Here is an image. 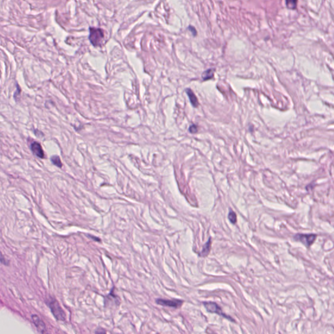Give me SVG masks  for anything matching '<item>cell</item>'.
Listing matches in <instances>:
<instances>
[{"label": "cell", "mask_w": 334, "mask_h": 334, "mask_svg": "<svg viewBox=\"0 0 334 334\" xmlns=\"http://www.w3.org/2000/svg\"><path fill=\"white\" fill-rule=\"evenodd\" d=\"M46 304L50 309V311L57 321H65L66 319V315L62 309L58 301L53 297H49L46 300Z\"/></svg>", "instance_id": "1"}, {"label": "cell", "mask_w": 334, "mask_h": 334, "mask_svg": "<svg viewBox=\"0 0 334 334\" xmlns=\"http://www.w3.org/2000/svg\"><path fill=\"white\" fill-rule=\"evenodd\" d=\"M105 39V33L101 28H90L89 39L91 44L94 46H99L102 44L103 39Z\"/></svg>", "instance_id": "2"}, {"label": "cell", "mask_w": 334, "mask_h": 334, "mask_svg": "<svg viewBox=\"0 0 334 334\" xmlns=\"http://www.w3.org/2000/svg\"><path fill=\"white\" fill-rule=\"evenodd\" d=\"M316 237L317 236L314 234H296L294 236L293 239L303 243L307 248H309L315 242Z\"/></svg>", "instance_id": "3"}, {"label": "cell", "mask_w": 334, "mask_h": 334, "mask_svg": "<svg viewBox=\"0 0 334 334\" xmlns=\"http://www.w3.org/2000/svg\"><path fill=\"white\" fill-rule=\"evenodd\" d=\"M203 305L205 307V308L207 310V311L211 313H216L220 316H223L226 319H228L230 321H234L233 319H232L230 316H228L226 314L223 313L222 311L221 307L217 304L215 302H211V301H204L203 302Z\"/></svg>", "instance_id": "4"}, {"label": "cell", "mask_w": 334, "mask_h": 334, "mask_svg": "<svg viewBox=\"0 0 334 334\" xmlns=\"http://www.w3.org/2000/svg\"><path fill=\"white\" fill-rule=\"evenodd\" d=\"M156 304L158 305H160L162 306H166V307H174V308H179L180 307L184 301L178 299H174V300H164V299H161L158 298L155 300Z\"/></svg>", "instance_id": "5"}, {"label": "cell", "mask_w": 334, "mask_h": 334, "mask_svg": "<svg viewBox=\"0 0 334 334\" xmlns=\"http://www.w3.org/2000/svg\"><path fill=\"white\" fill-rule=\"evenodd\" d=\"M30 148H31V152H32V153L34 154V155H35L36 157L40 159H43L44 157V151L41 145L39 144V142H35V141L31 142V144L30 145Z\"/></svg>", "instance_id": "6"}, {"label": "cell", "mask_w": 334, "mask_h": 334, "mask_svg": "<svg viewBox=\"0 0 334 334\" xmlns=\"http://www.w3.org/2000/svg\"><path fill=\"white\" fill-rule=\"evenodd\" d=\"M31 319L36 326L39 331H40L42 334H44L46 331V325L44 322L36 315H32Z\"/></svg>", "instance_id": "7"}, {"label": "cell", "mask_w": 334, "mask_h": 334, "mask_svg": "<svg viewBox=\"0 0 334 334\" xmlns=\"http://www.w3.org/2000/svg\"><path fill=\"white\" fill-rule=\"evenodd\" d=\"M185 92L187 93V94L188 95V97H189V100H190V102L192 104V106L194 107H198V105H199V103H198V99H197L196 95H195V93H193V91L190 89L187 88V89L185 90Z\"/></svg>", "instance_id": "8"}, {"label": "cell", "mask_w": 334, "mask_h": 334, "mask_svg": "<svg viewBox=\"0 0 334 334\" xmlns=\"http://www.w3.org/2000/svg\"><path fill=\"white\" fill-rule=\"evenodd\" d=\"M211 239L210 238L208 242L204 245L203 249L200 253V256L202 257H205L206 256H208L211 250Z\"/></svg>", "instance_id": "9"}, {"label": "cell", "mask_w": 334, "mask_h": 334, "mask_svg": "<svg viewBox=\"0 0 334 334\" xmlns=\"http://www.w3.org/2000/svg\"><path fill=\"white\" fill-rule=\"evenodd\" d=\"M213 76V70L211 69L206 70L203 73L202 75V78L203 81H208L210 80Z\"/></svg>", "instance_id": "10"}, {"label": "cell", "mask_w": 334, "mask_h": 334, "mask_svg": "<svg viewBox=\"0 0 334 334\" xmlns=\"http://www.w3.org/2000/svg\"><path fill=\"white\" fill-rule=\"evenodd\" d=\"M51 160V162L55 165L56 166L58 167H60V168H61V167L62 166V163L60 160V158L59 156L58 155H54L51 157L50 159Z\"/></svg>", "instance_id": "11"}, {"label": "cell", "mask_w": 334, "mask_h": 334, "mask_svg": "<svg viewBox=\"0 0 334 334\" xmlns=\"http://www.w3.org/2000/svg\"><path fill=\"white\" fill-rule=\"evenodd\" d=\"M228 219L232 224H235L237 221L236 215L234 211H230L228 214Z\"/></svg>", "instance_id": "12"}, {"label": "cell", "mask_w": 334, "mask_h": 334, "mask_svg": "<svg viewBox=\"0 0 334 334\" xmlns=\"http://www.w3.org/2000/svg\"><path fill=\"white\" fill-rule=\"evenodd\" d=\"M297 2L296 1H287L286 2V5L287 7L290 9H294L296 7Z\"/></svg>", "instance_id": "13"}, {"label": "cell", "mask_w": 334, "mask_h": 334, "mask_svg": "<svg viewBox=\"0 0 334 334\" xmlns=\"http://www.w3.org/2000/svg\"><path fill=\"white\" fill-rule=\"evenodd\" d=\"M197 130H198V129H197V126H196V125H190V126L189 127V132H190V133H193V134L196 133L197 132Z\"/></svg>", "instance_id": "14"}, {"label": "cell", "mask_w": 334, "mask_h": 334, "mask_svg": "<svg viewBox=\"0 0 334 334\" xmlns=\"http://www.w3.org/2000/svg\"><path fill=\"white\" fill-rule=\"evenodd\" d=\"M95 334H107L106 330L102 328H98L95 331Z\"/></svg>", "instance_id": "15"}, {"label": "cell", "mask_w": 334, "mask_h": 334, "mask_svg": "<svg viewBox=\"0 0 334 334\" xmlns=\"http://www.w3.org/2000/svg\"><path fill=\"white\" fill-rule=\"evenodd\" d=\"M17 92H15V93H14V98L15 99V100H16V101H17V100H18L17 96H18V95H20V91H21L20 89V87H19V86H18V84H17Z\"/></svg>", "instance_id": "16"}, {"label": "cell", "mask_w": 334, "mask_h": 334, "mask_svg": "<svg viewBox=\"0 0 334 334\" xmlns=\"http://www.w3.org/2000/svg\"><path fill=\"white\" fill-rule=\"evenodd\" d=\"M189 29L190 31H191L192 34H193V35L194 36H195V35H196V29H195L194 27H193L192 26H189Z\"/></svg>", "instance_id": "17"}, {"label": "cell", "mask_w": 334, "mask_h": 334, "mask_svg": "<svg viewBox=\"0 0 334 334\" xmlns=\"http://www.w3.org/2000/svg\"><path fill=\"white\" fill-rule=\"evenodd\" d=\"M88 236H89V237H91L90 238H91V239H92V240H95V241H97V242H101V240L99 239V238H96V237H94V236H91V235H89Z\"/></svg>", "instance_id": "18"}]
</instances>
